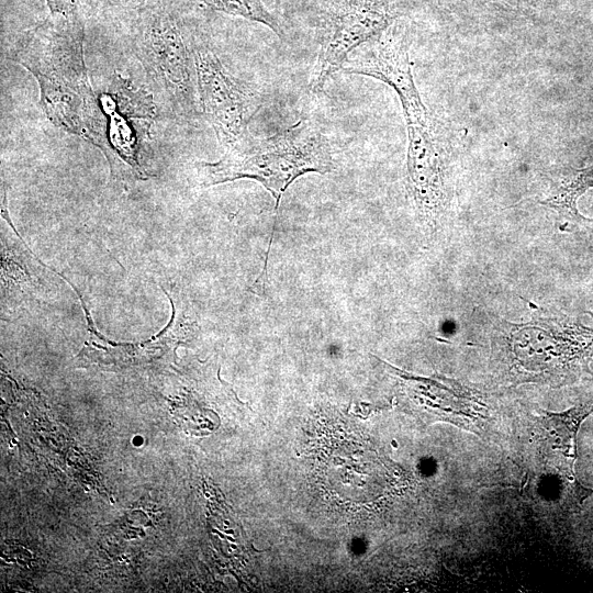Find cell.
Returning a JSON list of instances; mask_svg holds the SVG:
<instances>
[{
  "label": "cell",
  "mask_w": 593,
  "mask_h": 593,
  "mask_svg": "<svg viewBox=\"0 0 593 593\" xmlns=\"http://www.w3.org/2000/svg\"><path fill=\"white\" fill-rule=\"evenodd\" d=\"M52 15H79V0H45Z\"/></svg>",
  "instance_id": "14"
},
{
  "label": "cell",
  "mask_w": 593,
  "mask_h": 593,
  "mask_svg": "<svg viewBox=\"0 0 593 593\" xmlns=\"http://www.w3.org/2000/svg\"><path fill=\"white\" fill-rule=\"evenodd\" d=\"M334 167L328 138L311 121L300 120L266 138L249 132L225 148L215 163L198 165V183L210 187L249 178L260 182L278 208L286 189L307 172L326 174Z\"/></svg>",
  "instance_id": "2"
},
{
  "label": "cell",
  "mask_w": 593,
  "mask_h": 593,
  "mask_svg": "<svg viewBox=\"0 0 593 593\" xmlns=\"http://www.w3.org/2000/svg\"><path fill=\"white\" fill-rule=\"evenodd\" d=\"M406 131L410 191L421 221L435 232L447 215L451 200L447 158L430 120L406 122Z\"/></svg>",
  "instance_id": "7"
},
{
  "label": "cell",
  "mask_w": 593,
  "mask_h": 593,
  "mask_svg": "<svg viewBox=\"0 0 593 593\" xmlns=\"http://www.w3.org/2000/svg\"><path fill=\"white\" fill-rule=\"evenodd\" d=\"M118 4L126 5V7H136L144 2V0H111Z\"/></svg>",
  "instance_id": "15"
},
{
  "label": "cell",
  "mask_w": 593,
  "mask_h": 593,
  "mask_svg": "<svg viewBox=\"0 0 593 593\" xmlns=\"http://www.w3.org/2000/svg\"><path fill=\"white\" fill-rule=\"evenodd\" d=\"M192 52L203 112L226 148L248 133L247 125L260 102L226 70L211 48L197 44Z\"/></svg>",
  "instance_id": "6"
},
{
  "label": "cell",
  "mask_w": 593,
  "mask_h": 593,
  "mask_svg": "<svg viewBox=\"0 0 593 593\" xmlns=\"http://www.w3.org/2000/svg\"><path fill=\"white\" fill-rule=\"evenodd\" d=\"M347 59L345 72L378 79L390 86L398 94L405 121H425L429 114L416 88L409 48L401 36L381 33Z\"/></svg>",
  "instance_id": "10"
},
{
  "label": "cell",
  "mask_w": 593,
  "mask_h": 593,
  "mask_svg": "<svg viewBox=\"0 0 593 593\" xmlns=\"http://www.w3.org/2000/svg\"><path fill=\"white\" fill-rule=\"evenodd\" d=\"M528 322H492L494 348L507 361L517 382L540 381L555 387L592 376L593 327L556 310L533 306Z\"/></svg>",
  "instance_id": "1"
},
{
  "label": "cell",
  "mask_w": 593,
  "mask_h": 593,
  "mask_svg": "<svg viewBox=\"0 0 593 593\" xmlns=\"http://www.w3.org/2000/svg\"><path fill=\"white\" fill-rule=\"evenodd\" d=\"M590 189H593V165L568 168L540 203L555 211L562 221L573 225L588 224L593 220L579 212L578 200Z\"/></svg>",
  "instance_id": "12"
},
{
  "label": "cell",
  "mask_w": 593,
  "mask_h": 593,
  "mask_svg": "<svg viewBox=\"0 0 593 593\" xmlns=\"http://www.w3.org/2000/svg\"><path fill=\"white\" fill-rule=\"evenodd\" d=\"M592 413L593 400L561 413L545 412L537 418L544 447L557 452L564 461L574 466L578 458L577 435L581 423Z\"/></svg>",
  "instance_id": "11"
},
{
  "label": "cell",
  "mask_w": 593,
  "mask_h": 593,
  "mask_svg": "<svg viewBox=\"0 0 593 593\" xmlns=\"http://www.w3.org/2000/svg\"><path fill=\"white\" fill-rule=\"evenodd\" d=\"M135 49L147 72L170 102L182 110L190 108L191 59L171 14L161 8L142 10Z\"/></svg>",
  "instance_id": "5"
},
{
  "label": "cell",
  "mask_w": 593,
  "mask_h": 593,
  "mask_svg": "<svg viewBox=\"0 0 593 593\" xmlns=\"http://www.w3.org/2000/svg\"><path fill=\"white\" fill-rule=\"evenodd\" d=\"M82 15H52L26 34L14 59L37 80L40 93L66 92L98 102L85 63Z\"/></svg>",
  "instance_id": "3"
},
{
  "label": "cell",
  "mask_w": 593,
  "mask_h": 593,
  "mask_svg": "<svg viewBox=\"0 0 593 593\" xmlns=\"http://www.w3.org/2000/svg\"><path fill=\"white\" fill-rule=\"evenodd\" d=\"M98 96L107 118L101 150L109 160L111 172L147 179L139 156L148 124L155 118L152 97L119 76L111 81L107 91Z\"/></svg>",
  "instance_id": "4"
},
{
  "label": "cell",
  "mask_w": 593,
  "mask_h": 593,
  "mask_svg": "<svg viewBox=\"0 0 593 593\" xmlns=\"http://www.w3.org/2000/svg\"><path fill=\"white\" fill-rule=\"evenodd\" d=\"M391 21L388 7L381 0L356 1L338 11L321 43L312 89H322L329 76L342 69L354 49L381 34Z\"/></svg>",
  "instance_id": "8"
},
{
  "label": "cell",
  "mask_w": 593,
  "mask_h": 593,
  "mask_svg": "<svg viewBox=\"0 0 593 593\" xmlns=\"http://www.w3.org/2000/svg\"><path fill=\"white\" fill-rule=\"evenodd\" d=\"M586 314H590L593 316V311H586Z\"/></svg>",
  "instance_id": "16"
},
{
  "label": "cell",
  "mask_w": 593,
  "mask_h": 593,
  "mask_svg": "<svg viewBox=\"0 0 593 593\" xmlns=\"http://www.w3.org/2000/svg\"><path fill=\"white\" fill-rule=\"evenodd\" d=\"M392 373L404 382L409 398L429 417L451 423L479 434L490 418V406L482 392L456 379L437 376L423 378L409 374L390 365Z\"/></svg>",
  "instance_id": "9"
},
{
  "label": "cell",
  "mask_w": 593,
  "mask_h": 593,
  "mask_svg": "<svg viewBox=\"0 0 593 593\" xmlns=\"http://www.w3.org/2000/svg\"><path fill=\"white\" fill-rule=\"evenodd\" d=\"M214 10L228 14L242 16L251 21L262 23L270 27L280 37L283 31L279 22L265 8L261 0H203Z\"/></svg>",
  "instance_id": "13"
}]
</instances>
